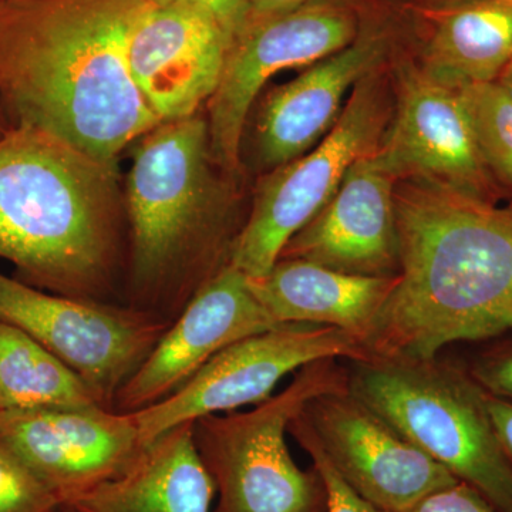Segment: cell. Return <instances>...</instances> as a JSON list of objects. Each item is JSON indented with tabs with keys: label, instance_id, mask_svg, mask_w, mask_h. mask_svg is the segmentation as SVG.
<instances>
[{
	"label": "cell",
	"instance_id": "cell-30",
	"mask_svg": "<svg viewBox=\"0 0 512 512\" xmlns=\"http://www.w3.org/2000/svg\"><path fill=\"white\" fill-rule=\"evenodd\" d=\"M495 82L500 83V86L503 87L505 92H507L508 96L512 99V60L507 64V67H505Z\"/></svg>",
	"mask_w": 512,
	"mask_h": 512
},
{
	"label": "cell",
	"instance_id": "cell-2",
	"mask_svg": "<svg viewBox=\"0 0 512 512\" xmlns=\"http://www.w3.org/2000/svg\"><path fill=\"white\" fill-rule=\"evenodd\" d=\"M394 202L399 279L363 340L367 355L429 360L512 333V205L420 181Z\"/></svg>",
	"mask_w": 512,
	"mask_h": 512
},
{
	"label": "cell",
	"instance_id": "cell-4",
	"mask_svg": "<svg viewBox=\"0 0 512 512\" xmlns=\"http://www.w3.org/2000/svg\"><path fill=\"white\" fill-rule=\"evenodd\" d=\"M137 141L126 191L131 306L171 323L228 264L232 244L214 194L208 120L164 121Z\"/></svg>",
	"mask_w": 512,
	"mask_h": 512
},
{
	"label": "cell",
	"instance_id": "cell-28",
	"mask_svg": "<svg viewBox=\"0 0 512 512\" xmlns=\"http://www.w3.org/2000/svg\"><path fill=\"white\" fill-rule=\"evenodd\" d=\"M485 406L490 414L498 441L512 464V403L485 393Z\"/></svg>",
	"mask_w": 512,
	"mask_h": 512
},
{
	"label": "cell",
	"instance_id": "cell-17",
	"mask_svg": "<svg viewBox=\"0 0 512 512\" xmlns=\"http://www.w3.org/2000/svg\"><path fill=\"white\" fill-rule=\"evenodd\" d=\"M229 49L228 37L207 16L154 3L131 33L128 69L160 123L187 119L217 90Z\"/></svg>",
	"mask_w": 512,
	"mask_h": 512
},
{
	"label": "cell",
	"instance_id": "cell-21",
	"mask_svg": "<svg viewBox=\"0 0 512 512\" xmlns=\"http://www.w3.org/2000/svg\"><path fill=\"white\" fill-rule=\"evenodd\" d=\"M96 406L106 407L82 377L28 333L0 322V413Z\"/></svg>",
	"mask_w": 512,
	"mask_h": 512
},
{
	"label": "cell",
	"instance_id": "cell-31",
	"mask_svg": "<svg viewBox=\"0 0 512 512\" xmlns=\"http://www.w3.org/2000/svg\"><path fill=\"white\" fill-rule=\"evenodd\" d=\"M12 128L10 126L8 116H6L5 109H3L2 101H0V137L3 136V134L8 133V131Z\"/></svg>",
	"mask_w": 512,
	"mask_h": 512
},
{
	"label": "cell",
	"instance_id": "cell-11",
	"mask_svg": "<svg viewBox=\"0 0 512 512\" xmlns=\"http://www.w3.org/2000/svg\"><path fill=\"white\" fill-rule=\"evenodd\" d=\"M360 28L352 43L276 87L259 107L255 156L261 167L291 163L332 130L360 80L382 69L403 40L404 20L384 6L359 2Z\"/></svg>",
	"mask_w": 512,
	"mask_h": 512
},
{
	"label": "cell",
	"instance_id": "cell-32",
	"mask_svg": "<svg viewBox=\"0 0 512 512\" xmlns=\"http://www.w3.org/2000/svg\"><path fill=\"white\" fill-rule=\"evenodd\" d=\"M450 2H457V0H429L430 5H443Z\"/></svg>",
	"mask_w": 512,
	"mask_h": 512
},
{
	"label": "cell",
	"instance_id": "cell-26",
	"mask_svg": "<svg viewBox=\"0 0 512 512\" xmlns=\"http://www.w3.org/2000/svg\"><path fill=\"white\" fill-rule=\"evenodd\" d=\"M157 5H177L200 12L220 26L231 47L247 26L249 0H153Z\"/></svg>",
	"mask_w": 512,
	"mask_h": 512
},
{
	"label": "cell",
	"instance_id": "cell-25",
	"mask_svg": "<svg viewBox=\"0 0 512 512\" xmlns=\"http://www.w3.org/2000/svg\"><path fill=\"white\" fill-rule=\"evenodd\" d=\"M488 346L468 367V373L485 393L512 403V333Z\"/></svg>",
	"mask_w": 512,
	"mask_h": 512
},
{
	"label": "cell",
	"instance_id": "cell-13",
	"mask_svg": "<svg viewBox=\"0 0 512 512\" xmlns=\"http://www.w3.org/2000/svg\"><path fill=\"white\" fill-rule=\"evenodd\" d=\"M0 444L64 505L126 473L147 448L131 414L100 406L0 413Z\"/></svg>",
	"mask_w": 512,
	"mask_h": 512
},
{
	"label": "cell",
	"instance_id": "cell-3",
	"mask_svg": "<svg viewBox=\"0 0 512 512\" xmlns=\"http://www.w3.org/2000/svg\"><path fill=\"white\" fill-rule=\"evenodd\" d=\"M116 165L30 127L0 137V259L19 281L106 302L120 256Z\"/></svg>",
	"mask_w": 512,
	"mask_h": 512
},
{
	"label": "cell",
	"instance_id": "cell-33",
	"mask_svg": "<svg viewBox=\"0 0 512 512\" xmlns=\"http://www.w3.org/2000/svg\"><path fill=\"white\" fill-rule=\"evenodd\" d=\"M63 512H77V511L74 510V508H72V507H67V505H66V507H64Z\"/></svg>",
	"mask_w": 512,
	"mask_h": 512
},
{
	"label": "cell",
	"instance_id": "cell-14",
	"mask_svg": "<svg viewBox=\"0 0 512 512\" xmlns=\"http://www.w3.org/2000/svg\"><path fill=\"white\" fill-rule=\"evenodd\" d=\"M399 178L497 202V177L485 163L458 90L434 82L413 63L400 67L396 114L377 146Z\"/></svg>",
	"mask_w": 512,
	"mask_h": 512
},
{
	"label": "cell",
	"instance_id": "cell-5",
	"mask_svg": "<svg viewBox=\"0 0 512 512\" xmlns=\"http://www.w3.org/2000/svg\"><path fill=\"white\" fill-rule=\"evenodd\" d=\"M349 393L451 476L512 512V464L485 406V393L464 367L443 360L349 362Z\"/></svg>",
	"mask_w": 512,
	"mask_h": 512
},
{
	"label": "cell",
	"instance_id": "cell-19",
	"mask_svg": "<svg viewBox=\"0 0 512 512\" xmlns=\"http://www.w3.org/2000/svg\"><path fill=\"white\" fill-rule=\"evenodd\" d=\"M423 25L420 69L461 90L495 82L512 60V0H457L417 6Z\"/></svg>",
	"mask_w": 512,
	"mask_h": 512
},
{
	"label": "cell",
	"instance_id": "cell-7",
	"mask_svg": "<svg viewBox=\"0 0 512 512\" xmlns=\"http://www.w3.org/2000/svg\"><path fill=\"white\" fill-rule=\"evenodd\" d=\"M380 69L356 84L332 130L291 163L266 175L239 229L228 264L261 278L279 261L289 239L330 201L359 158L375 150L387 121Z\"/></svg>",
	"mask_w": 512,
	"mask_h": 512
},
{
	"label": "cell",
	"instance_id": "cell-10",
	"mask_svg": "<svg viewBox=\"0 0 512 512\" xmlns=\"http://www.w3.org/2000/svg\"><path fill=\"white\" fill-rule=\"evenodd\" d=\"M359 28V0H318L245 30L229 49L220 84L208 101L215 163L237 173L249 111L271 77L339 52Z\"/></svg>",
	"mask_w": 512,
	"mask_h": 512
},
{
	"label": "cell",
	"instance_id": "cell-9",
	"mask_svg": "<svg viewBox=\"0 0 512 512\" xmlns=\"http://www.w3.org/2000/svg\"><path fill=\"white\" fill-rule=\"evenodd\" d=\"M369 357L360 340L345 330L282 325L232 343L167 399L128 414L147 447L181 424L265 402L285 376L311 363Z\"/></svg>",
	"mask_w": 512,
	"mask_h": 512
},
{
	"label": "cell",
	"instance_id": "cell-27",
	"mask_svg": "<svg viewBox=\"0 0 512 512\" xmlns=\"http://www.w3.org/2000/svg\"><path fill=\"white\" fill-rule=\"evenodd\" d=\"M412 512H497L491 504L470 485H451L430 494L420 501Z\"/></svg>",
	"mask_w": 512,
	"mask_h": 512
},
{
	"label": "cell",
	"instance_id": "cell-23",
	"mask_svg": "<svg viewBox=\"0 0 512 512\" xmlns=\"http://www.w3.org/2000/svg\"><path fill=\"white\" fill-rule=\"evenodd\" d=\"M63 510V501L12 451L0 444V512Z\"/></svg>",
	"mask_w": 512,
	"mask_h": 512
},
{
	"label": "cell",
	"instance_id": "cell-29",
	"mask_svg": "<svg viewBox=\"0 0 512 512\" xmlns=\"http://www.w3.org/2000/svg\"><path fill=\"white\" fill-rule=\"evenodd\" d=\"M312 2H318V0H249L248 19L245 30L252 28L256 23L262 22V20L274 18V16L282 15V13L301 8V6Z\"/></svg>",
	"mask_w": 512,
	"mask_h": 512
},
{
	"label": "cell",
	"instance_id": "cell-8",
	"mask_svg": "<svg viewBox=\"0 0 512 512\" xmlns=\"http://www.w3.org/2000/svg\"><path fill=\"white\" fill-rule=\"evenodd\" d=\"M0 322L23 330L59 357L109 409L170 326L133 306L56 295L3 274Z\"/></svg>",
	"mask_w": 512,
	"mask_h": 512
},
{
	"label": "cell",
	"instance_id": "cell-12",
	"mask_svg": "<svg viewBox=\"0 0 512 512\" xmlns=\"http://www.w3.org/2000/svg\"><path fill=\"white\" fill-rule=\"evenodd\" d=\"M302 414L339 476L382 510L412 512L430 494L458 483L349 390L320 394Z\"/></svg>",
	"mask_w": 512,
	"mask_h": 512
},
{
	"label": "cell",
	"instance_id": "cell-16",
	"mask_svg": "<svg viewBox=\"0 0 512 512\" xmlns=\"http://www.w3.org/2000/svg\"><path fill=\"white\" fill-rule=\"evenodd\" d=\"M396 181L377 147L359 158L279 259H303L349 275H399Z\"/></svg>",
	"mask_w": 512,
	"mask_h": 512
},
{
	"label": "cell",
	"instance_id": "cell-22",
	"mask_svg": "<svg viewBox=\"0 0 512 512\" xmlns=\"http://www.w3.org/2000/svg\"><path fill=\"white\" fill-rule=\"evenodd\" d=\"M485 163L497 180L512 185V99L498 82L458 90Z\"/></svg>",
	"mask_w": 512,
	"mask_h": 512
},
{
	"label": "cell",
	"instance_id": "cell-24",
	"mask_svg": "<svg viewBox=\"0 0 512 512\" xmlns=\"http://www.w3.org/2000/svg\"><path fill=\"white\" fill-rule=\"evenodd\" d=\"M288 433L311 456L313 467L318 470L323 483H325L326 494H328L326 512H389L360 497L339 476L338 471L333 468L329 458L320 448L318 440H316L315 434H313L311 426H309L302 412L291 421Z\"/></svg>",
	"mask_w": 512,
	"mask_h": 512
},
{
	"label": "cell",
	"instance_id": "cell-18",
	"mask_svg": "<svg viewBox=\"0 0 512 512\" xmlns=\"http://www.w3.org/2000/svg\"><path fill=\"white\" fill-rule=\"evenodd\" d=\"M397 279L399 275H349L303 259H279L268 274L248 282L278 325L330 326L363 345Z\"/></svg>",
	"mask_w": 512,
	"mask_h": 512
},
{
	"label": "cell",
	"instance_id": "cell-15",
	"mask_svg": "<svg viewBox=\"0 0 512 512\" xmlns=\"http://www.w3.org/2000/svg\"><path fill=\"white\" fill-rule=\"evenodd\" d=\"M249 288L248 276L225 265L194 293L157 345L116 394L113 410L136 413L177 392L238 340L278 328Z\"/></svg>",
	"mask_w": 512,
	"mask_h": 512
},
{
	"label": "cell",
	"instance_id": "cell-20",
	"mask_svg": "<svg viewBox=\"0 0 512 512\" xmlns=\"http://www.w3.org/2000/svg\"><path fill=\"white\" fill-rule=\"evenodd\" d=\"M214 497L192 423H185L147 446L126 473L79 495L67 507L77 512H212Z\"/></svg>",
	"mask_w": 512,
	"mask_h": 512
},
{
	"label": "cell",
	"instance_id": "cell-6",
	"mask_svg": "<svg viewBox=\"0 0 512 512\" xmlns=\"http://www.w3.org/2000/svg\"><path fill=\"white\" fill-rule=\"evenodd\" d=\"M340 359L302 367L282 392L248 412L210 414L192 421L198 456L218 497L212 512H326L328 494L315 467L302 470L286 434L312 399L348 392Z\"/></svg>",
	"mask_w": 512,
	"mask_h": 512
},
{
	"label": "cell",
	"instance_id": "cell-1",
	"mask_svg": "<svg viewBox=\"0 0 512 512\" xmlns=\"http://www.w3.org/2000/svg\"><path fill=\"white\" fill-rule=\"evenodd\" d=\"M153 0H0V101L10 126L45 131L101 163L160 124L127 50Z\"/></svg>",
	"mask_w": 512,
	"mask_h": 512
}]
</instances>
